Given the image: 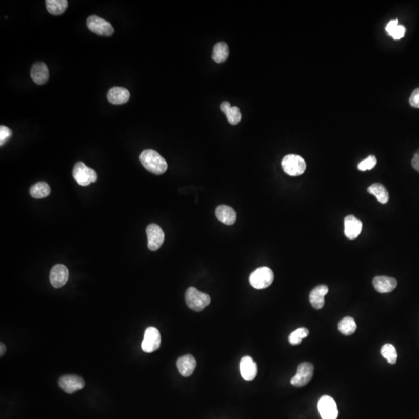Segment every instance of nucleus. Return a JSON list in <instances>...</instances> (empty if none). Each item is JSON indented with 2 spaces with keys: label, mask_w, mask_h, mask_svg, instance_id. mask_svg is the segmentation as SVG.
I'll use <instances>...</instances> for the list:
<instances>
[{
  "label": "nucleus",
  "mask_w": 419,
  "mask_h": 419,
  "mask_svg": "<svg viewBox=\"0 0 419 419\" xmlns=\"http://www.w3.org/2000/svg\"><path fill=\"white\" fill-rule=\"evenodd\" d=\"M317 408L322 419H337L338 417V411L336 403L330 396H322L318 401Z\"/></svg>",
  "instance_id": "10"
},
{
  "label": "nucleus",
  "mask_w": 419,
  "mask_h": 419,
  "mask_svg": "<svg viewBox=\"0 0 419 419\" xmlns=\"http://www.w3.org/2000/svg\"><path fill=\"white\" fill-rule=\"evenodd\" d=\"M140 161L147 170L155 175H162L168 169L166 159L152 149L143 151L140 155Z\"/></svg>",
  "instance_id": "1"
},
{
  "label": "nucleus",
  "mask_w": 419,
  "mask_h": 419,
  "mask_svg": "<svg viewBox=\"0 0 419 419\" xmlns=\"http://www.w3.org/2000/svg\"><path fill=\"white\" fill-rule=\"evenodd\" d=\"M314 375V366L311 363H302L299 365L296 375L292 378L290 383L296 387H304L312 379Z\"/></svg>",
  "instance_id": "8"
},
{
  "label": "nucleus",
  "mask_w": 419,
  "mask_h": 419,
  "mask_svg": "<svg viewBox=\"0 0 419 419\" xmlns=\"http://www.w3.org/2000/svg\"><path fill=\"white\" fill-rule=\"evenodd\" d=\"M405 27L404 26L397 25V27H394L391 31H389L388 34L394 40H400L405 36Z\"/></svg>",
  "instance_id": "30"
},
{
  "label": "nucleus",
  "mask_w": 419,
  "mask_h": 419,
  "mask_svg": "<svg viewBox=\"0 0 419 419\" xmlns=\"http://www.w3.org/2000/svg\"><path fill=\"white\" fill-rule=\"evenodd\" d=\"M216 217L222 223L227 225H234L237 218V214L234 209L227 205H220L215 211Z\"/></svg>",
  "instance_id": "20"
},
{
  "label": "nucleus",
  "mask_w": 419,
  "mask_h": 419,
  "mask_svg": "<svg viewBox=\"0 0 419 419\" xmlns=\"http://www.w3.org/2000/svg\"><path fill=\"white\" fill-rule=\"evenodd\" d=\"M229 55V49L225 42H219L214 45L213 49L212 59L217 63H222L226 61Z\"/></svg>",
  "instance_id": "22"
},
{
  "label": "nucleus",
  "mask_w": 419,
  "mask_h": 419,
  "mask_svg": "<svg viewBox=\"0 0 419 419\" xmlns=\"http://www.w3.org/2000/svg\"><path fill=\"white\" fill-rule=\"evenodd\" d=\"M283 169L287 175L290 176H298L302 175L306 170V163L300 155H287L283 158Z\"/></svg>",
  "instance_id": "4"
},
{
  "label": "nucleus",
  "mask_w": 419,
  "mask_h": 419,
  "mask_svg": "<svg viewBox=\"0 0 419 419\" xmlns=\"http://www.w3.org/2000/svg\"><path fill=\"white\" fill-rule=\"evenodd\" d=\"M89 31L99 36H111L114 32L113 26L108 21L98 16H90L86 21Z\"/></svg>",
  "instance_id": "6"
},
{
  "label": "nucleus",
  "mask_w": 419,
  "mask_h": 419,
  "mask_svg": "<svg viewBox=\"0 0 419 419\" xmlns=\"http://www.w3.org/2000/svg\"><path fill=\"white\" fill-rule=\"evenodd\" d=\"M69 270L63 264H57L53 266L50 273V281L51 285L55 288H60L67 283L69 279Z\"/></svg>",
  "instance_id": "12"
},
{
  "label": "nucleus",
  "mask_w": 419,
  "mask_h": 419,
  "mask_svg": "<svg viewBox=\"0 0 419 419\" xmlns=\"http://www.w3.org/2000/svg\"><path fill=\"white\" fill-rule=\"evenodd\" d=\"M356 324L351 317H346L342 319L338 323V330L345 335H352L356 330Z\"/></svg>",
  "instance_id": "26"
},
{
  "label": "nucleus",
  "mask_w": 419,
  "mask_h": 419,
  "mask_svg": "<svg viewBox=\"0 0 419 419\" xmlns=\"http://www.w3.org/2000/svg\"><path fill=\"white\" fill-rule=\"evenodd\" d=\"M345 235L351 240L356 238L362 231L363 223L355 216L349 215L344 221Z\"/></svg>",
  "instance_id": "14"
},
{
  "label": "nucleus",
  "mask_w": 419,
  "mask_h": 419,
  "mask_svg": "<svg viewBox=\"0 0 419 419\" xmlns=\"http://www.w3.org/2000/svg\"><path fill=\"white\" fill-rule=\"evenodd\" d=\"M59 386L65 392L72 394L83 389L85 382L83 378L77 375H65L58 381Z\"/></svg>",
  "instance_id": "11"
},
{
  "label": "nucleus",
  "mask_w": 419,
  "mask_h": 419,
  "mask_svg": "<svg viewBox=\"0 0 419 419\" xmlns=\"http://www.w3.org/2000/svg\"><path fill=\"white\" fill-rule=\"evenodd\" d=\"M161 345V335L159 331L154 327H148L144 334L142 343V350L147 353L155 352Z\"/></svg>",
  "instance_id": "7"
},
{
  "label": "nucleus",
  "mask_w": 419,
  "mask_h": 419,
  "mask_svg": "<svg viewBox=\"0 0 419 419\" xmlns=\"http://www.w3.org/2000/svg\"><path fill=\"white\" fill-rule=\"evenodd\" d=\"M375 290L379 293H390L397 287V281L388 276H376L373 281Z\"/></svg>",
  "instance_id": "17"
},
{
  "label": "nucleus",
  "mask_w": 419,
  "mask_h": 419,
  "mask_svg": "<svg viewBox=\"0 0 419 419\" xmlns=\"http://www.w3.org/2000/svg\"><path fill=\"white\" fill-rule=\"evenodd\" d=\"M72 175L80 186L86 187L97 181L98 175L94 169L86 166L82 162H78L74 166Z\"/></svg>",
  "instance_id": "5"
},
{
  "label": "nucleus",
  "mask_w": 419,
  "mask_h": 419,
  "mask_svg": "<svg viewBox=\"0 0 419 419\" xmlns=\"http://www.w3.org/2000/svg\"><path fill=\"white\" fill-rule=\"evenodd\" d=\"M411 165H412V167L419 172V150L414 154L411 160Z\"/></svg>",
  "instance_id": "33"
},
{
  "label": "nucleus",
  "mask_w": 419,
  "mask_h": 419,
  "mask_svg": "<svg viewBox=\"0 0 419 419\" xmlns=\"http://www.w3.org/2000/svg\"><path fill=\"white\" fill-rule=\"evenodd\" d=\"M376 157L374 155H370V156L367 157V158L363 160L362 162L358 163V170L364 171L367 170H370V169H373L375 167V166L376 165Z\"/></svg>",
  "instance_id": "29"
},
{
  "label": "nucleus",
  "mask_w": 419,
  "mask_h": 419,
  "mask_svg": "<svg viewBox=\"0 0 419 419\" xmlns=\"http://www.w3.org/2000/svg\"><path fill=\"white\" fill-rule=\"evenodd\" d=\"M274 274L271 269L266 266L258 268L251 273L249 282L257 290L266 288L273 284Z\"/></svg>",
  "instance_id": "3"
},
{
  "label": "nucleus",
  "mask_w": 419,
  "mask_h": 419,
  "mask_svg": "<svg viewBox=\"0 0 419 419\" xmlns=\"http://www.w3.org/2000/svg\"><path fill=\"white\" fill-rule=\"evenodd\" d=\"M367 191L370 194L376 196L377 201L381 204H387L389 201V193L387 192V189L381 184H372L370 187L367 189Z\"/></svg>",
  "instance_id": "24"
},
{
  "label": "nucleus",
  "mask_w": 419,
  "mask_h": 419,
  "mask_svg": "<svg viewBox=\"0 0 419 419\" xmlns=\"http://www.w3.org/2000/svg\"><path fill=\"white\" fill-rule=\"evenodd\" d=\"M221 110L225 113L228 122L231 125H236L241 122L242 114L238 107H231L229 102L225 101V102L222 103Z\"/></svg>",
  "instance_id": "21"
},
{
  "label": "nucleus",
  "mask_w": 419,
  "mask_h": 419,
  "mask_svg": "<svg viewBox=\"0 0 419 419\" xmlns=\"http://www.w3.org/2000/svg\"><path fill=\"white\" fill-rule=\"evenodd\" d=\"M397 25H398V21H397V19L390 21V22L387 24V26H386V31L388 33L389 31H391V29L397 27Z\"/></svg>",
  "instance_id": "34"
},
{
  "label": "nucleus",
  "mask_w": 419,
  "mask_h": 419,
  "mask_svg": "<svg viewBox=\"0 0 419 419\" xmlns=\"http://www.w3.org/2000/svg\"><path fill=\"white\" fill-rule=\"evenodd\" d=\"M130 99V93L128 89L124 87L115 86L111 88L107 93L109 102L115 105H119L128 102Z\"/></svg>",
  "instance_id": "16"
},
{
  "label": "nucleus",
  "mask_w": 419,
  "mask_h": 419,
  "mask_svg": "<svg viewBox=\"0 0 419 419\" xmlns=\"http://www.w3.org/2000/svg\"><path fill=\"white\" fill-rule=\"evenodd\" d=\"M0 349H1V351H0V355L2 356V355H4V353H5L6 350H7V348H6V346L4 343H1V345H0Z\"/></svg>",
  "instance_id": "35"
},
{
  "label": "nucleus",
  "mask_w": 419,
  "mask_h": 419,
  "mask_svg": "<svg viewBox=\"0 0 419 419\" xmlns=\"http://www.w3.org/2000/svg\"><path fill=\"white\" fill-rule=\"evenodd\" d=\"M12 136V131L6 126L0 127V145L2 146Z\"/></svg>",
  "instance_id": "31"
},
{
  "label": "nucleus",
  "mask_w": 419,
  "mask_h": 419,
  "mask_svg": "<svg viewBox=\"0 0 419 419\" xmlns=\"http://www.w3.org/2000/svg\"><path fill=\"white\" fill-rule=\"evenodd\" d=\"M185 298L189 308L195 311H203L211 304V296L207 293L199 291L195 287L187 289Z\"/></svg>",
  "instance_id": "2"
},
{
  "label": "nucleus",
  "mask_w": 419,
  "mask_h": 419,
  "mask_svg": "<svg viewBox=\"0 0 419 419\" xmlns=\"http://www.w3.org/2000/svg\"><path fill=\"white\" fill-rule=\"evenodd\" d=\"M239 369L242 376L246 381H252L255 379L258 373L257 364L250 356H244L242 358L239 364Z\"/></svg>",
  "instance_id": "13"
},
{
  "label": "nucleus",
  "mask_w": 419,
  "mask_h": 419,
  "mask_svg": "<svg viewBox=\"0 0 419 419\" xmlns=\"http://www.w3.org/2000/svg\"><path fill=\"white\" fill-rule=\"evenodd\" d=\"M381 355L387 360L390 364H395L397 360V350L391 344H385L382 346L381 350Z\"/></svg>",
  "instance_id": "27"
},
{
  "label": "nucleus",
  "mask_w": 419,
  "mask_h": 419,
  "mask_svg": "<svg viewBox=\"0 0 419 419\" xmlns=\"http://www.w3.org/2000/svg\"><path fill=\"white\" fill-rule=\"evenodd\" d=\"M146 234L148 249L151 251H157L160 249L165 240V233L161 227L151 224L147 227Z\"/></svg>",
  "instance_id": "9"
},
{
  "label": "nucleus",
  "mask_w": 419,
  "mask_h": 419,
  "mask_svg": "<svg viewBox=\"0 0 419 419\" xmlns=\"http://www.w3.org/2000/svg\"><path fill=\"white\" fill-rule=\"evenodd\" d=\"M30 193L32 197L35 199H42L49 196L51 193V187L47 183L39 182L33 185L30 189Z\"/></svg>",
  "instance_id": "25"
},
{
  "label": "nucleus",
  "mask_w": 419,
  "mask_h": 419,
  "mask_svg": "<svg viewBox=\"0 0 419 419\" xmlns=\"http://www.w3.org/2000/svg\"><path fill=\"white\" fill-rule=\"evenodd\" d=\"M177 368L184 377L191 376L196 367V361L192 355H185L178 358Z\"/></svg>",
  "instance_id": "15"
},
{
  "label": "nucleus",
  "mask_w": 419,
  "mask_h": 419,
  "mask_svg": "<svg viewBox=\"0 0 419 419\" xmlns=\"http://www.w3.org/2000/svg\"><path fill=\"white\" fill-rule=\"evenodd\" d=\"M328 287L326 285H319L311 290L309 300L313 308L322 309L325 305V296L328 293Z\"/></svg>",
  "instance_id": "19"
},
{
  "label": "nucleus",
  "mask_w": 419,
  "mask_h": 419,
  "mask_svg": "<svg viewBox=\"0 0 419 419\" xmlns=\"http://www.w3.org/2000/svg\"><path fill=\"white\" fill-rule=\"evenodd\" d=\"M309 335V331L306 328H297L294 332H292L289 336V343L293 346H297L301 344L302 340L307 338Z\"/></svg>",
  "instance_id": "28"
},
{
  "label": "nucleus",
  "mask_w": 419,
  "mask_h": 419,
  "mask_svg": "<svg viewBox=\"0 0 419 419\" xmlns=\"http://www.w3.org/2000/svg\"><path fill=\"white\" fill-rule=\"evenodd\" d=\"M45 4L48 11L54 16L63 14L68 7L67 0H47Z\"/></svg>",
  "instance_id": "23"
},
{
  "label": "nucleus",
  "mask_w": 419,
  "mask_h": 419,
  "mask_svg": "<svg viewBox=\"0 0 419 419\" xmlns=\"http://www.w3.org/2000/svg\"><path fill=\"white\" fill-rule=\"evenodd\" d=\"M409 104L411 107L419 108V88L414 89L410 96Z\"/></svg>",
  "instance_id": "32"
},
{
  "label": "nucleus",
  "mask_w": 419,
  "mask_h": 419,
  "mask_svg": "<svg viewBox=\"0 0 419 419\" xmlns=\"http://www.w3.org/2000/svg\"><path fill=\"white\" fill-rule=\"evenodd\" d=\"M31 76L36 84H45L49 78L48 66L42 62L36 63L31 68Z\"/></svg>",
  "instance_id": "18"
}]
</instances>
